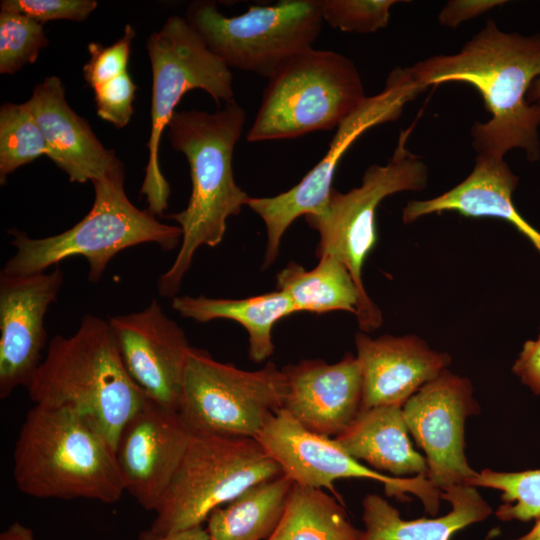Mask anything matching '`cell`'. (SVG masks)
<instances>
[{
  "instance_id": "e0dca14e",
  "label": "cell",
  "mask_w": 540,
  "mask_h": 540,
  "mask_svg": "<svg viewBox=\"0 0 540 540\" xmlns=\"http://www.w3.org/2000/svg\"><path fill=\"white\" fill-rule=\"evenodd\" d=\"M192 434L175 410L150 398L122 427L115 456L125 490L155 511L183 458Z\"/></svg>"
},
{
  "instance_id": "4fadbf2b",
  "label": "cell",
  "mask_w": 540,
  "mask_h": 540,
  "mask_svg": "<svg viewBox=\"0 0 540 540\" xmlns=\"http://www.w3.org/2000/svg\"><path fill=\"white\" fill-rule=\"evenodd\" d=\"M255 439L295 484L326 488L336 494L333 483L338 479H371L383 483L388 496L412 493L428 513L436 515L439 510L441 492L425 477L400 478L375 471L347 453L334 438L302 427L283 408L267 420Z\"/></svg>"
},
{
  "instance_id": "d6986e66",
  "label": "cell",
  "mask_w": 540,
  "mask_h": 540,
  "mask_svg": "<svg viewBox=\"0 0 540 540\" xmlns=\"http://www.w3.org/2000/svg\"><path fill=\"white\" fill-rule=\"evenodd\" d=\"M362 374V410L377 406H402L422 386L451 363L448 353L431 349L415 335L376 339L355 335Z\"/></svg>"
},
{
  "instance_id": "7c38bea8",
  "label": "cell",
  "mask_w": 540,
  "mask_h": 540,
  "mask_svg": "<svg viewBox=\"0 0 540 540\" xmlns=\"http://www.w3.org/2000/svg\"><path fill=\"white\" fill-rule=\"evenodd\" d=\"M422 91L409 67L395 68L389 74L384 89L366 97L338 125L323 158L295 186L271 197H250L247 206L266 226L263 268L269 267L277 258L281 239L289 226L298 217L317 212L328 201L338 163L354 141L366 130L399 118L405 104Z\"/></svg>"
},
{
  "instance_id": "484cf974",
  "label": "cell",
  "mask_w": 540,
  "mask_h": 540,
  "mask_svg": "<svg viewBox=\"0 0 540 540\" xmlns=\"http://www.w3.org/2000/svg\"><path fill=\"white\" fill-rule=\"evenodd\" d=\"M363 530L322 489L293 485L283 516L266 540H361Z\"/></svg>"
},
{
  "instance_id": "9a60e30c",
  "label": "cell",
  "mask_w": 540,
  "mask_h": 540,
  "mask_svg": "<svg viewBox=\"0 0 540 540\" xmlns=\"http://www.w3.org/2000/svg\"><path fill=\"white\" fill-rule=\"evenodd\" d=\"M129 376L151 400L178 410L187 354L184 330L156 300L143 310L108 319Z\"/></svg>"
},
{
  "instance_id": "ffe728a7",
  "label": "cell",
  "mask_w": 540,
  "mask_h": 540,
  "mask_svg": "<svg viewBox=\"0 0 540 540\" xmlns=\"http://www.w3.org/2000/svg\"><path fill=\"white\" fill-rule=\"evenodd\" d=\"M61 80L48 76L36 84L26 101L47 145V157L64 171L70 182H93L121 161L106 149L88 122L68 105Z\"/></svg>"
},
{
  "instance_id": "f546056e",
  "label": "cell",
  "mask_w": 540,
  "mask_h": 540,
  "mask_svg": "<svg viewBox=\"0 0 540 540\" xmlns=\"http://www.w3.org/2000/svg\"><path fill=\"white\" fill-rule=\"evenodd\" d=\"M396 0H320L321 16L343 32L373 33L385 28Z\"/></svg>"
},
{
  "instance_id": "9c48e42d",
  "label": "cell",
  "mask_w": 540,
  "mask_h": 540,
  "mask_svg": "<svg viewBox=\"0 0 540 540\" xmlns=\"http://www.w3.org/2000/svg\"><path fill=\"white\" fill-rule=\"evenodd\" d=\"M153 85L148 162L140 194L148 211L161 216L168 207L170 188L159 167V144L185 93L207 92L216 103L234 99L230 68L207 47L185 18L169 17L147 40Z\"/></svg>"
},
{
  "instance_id": "8d00e7d4",
  "label": "cell",
  "mask_w": 540,
  "mask_h": 540,
  "mask_svg": "<svg viewBox=\"0 0 540 540\" xmlns=\"http://www.w3.org/2000/svg\"><path fill=\"white\" fill-rule=\"evenodd\" d=\"M139 540H210V538L207 530L200 525L171 533H159L150 528L140 533Z\"/></svg>"
},
{
  "instance_id": "6da1fadb",
  "label": "cell",
  "mask_w": 540,
  "mask_h": 540,
  "mask_svg": "<svg viewBox=\"0 0 540 540\" xmlns=\"http://www.w3.org/2000/svg\"><path fill=\"white\" fill-rule=\"evenodd\" d=\"M409 69L423 90L459 81L481 93L491 118L471 129L478 156L503 159L518 148L530 161L540 158V105L527 99L540 75V34L503 32L488 19L459 52L433 56Z\"/></svg>"
},
{
  "instance_id": "d4e9b609",
  "label": "cell",
  "mask_w": 540,
  "mask_h": 540,
  "mask_svg": "<svg viewBox=\"0 0 540 540\" xmlns=\"http://www.w3.org/2000/svg\"><path fill=\"white\" fill-rule=\"evenodd\" d=\"M318 258V264L311 270L290 262L276 276L277 290L289 296L296 312L356 314L359 294L347 267L329 254Z\"/></svg>"
},
{
  "instance_id": "603a6c76",
  "label": "cell",
  "mask_w": 540,
  "mask_h": 540,
  "mask_svg": "<svg viewBox=\"0 0 540 540\" xmlns=\"http://www.w3.org/2000/svg\"><path fill=\"white\" fill-rule=\"evenodd\" d=\"M171 307L182 317L200 323L215 319L240 323L249 336V358L256 363L266 360L274 352V325L296 313L289 296L280 290L243 299L175 296Z\"/></svg>"
},
{
  "instance_id": "f35d334b",
  "label": "cell",
  "mask_w": 540,
  "mask_h": 540,
  "mask_svg": "<svg viewBox=\"0 0 540 540\" xmlns=\"http://www.w3.org/2000/svg\"><path fill=\"white\" fill-rule=\"evenodd\" d=\"M527 99L531 104L540 105V75L532 83L527 95Z\"/></svg>"
},
{
  "instance_id": "30bf717a",
  "label": "cell",
  "mask_w": 540,
  "mask_h": 540,
  "mask_svg": "<svg viewBox=\"0 0 540 540\" xmlns=\"http://www.w3.org/2000/svg\"><path fill=\"white\" fill-rule=\"evenodd\" d=\"M185 19L230 69L267 78L290 58L312 48L323 23L320 0L251 5L231 17L219 12L215 2L197 1L189 6Z\"/></svg>"
},
{
  "instance_id": "74e56055",
  "label": "cell",
  "mask_w": 540,
  "mask_h": 540,
  "mask_svg": "<svg viewBox=\"0 0 540 540\" xmlns=\"http://www.w3.org/2000/svg\"><path fill=\"white\" fill-rule=\"evenodd\" d=\"M0 540H35L30 528L14 522L0 535Z\"/></svg>"
},
{
  "instance_id": "e575fe53",
  "label": "cell",
  "mask_w": 540,
  "mask_h": 540,
  "mask_svg": "<svg viewBox=\"0 0 540 540\" xmlns=\"http://www.w3.org/2000/svg\"><path fill=\"white\" fill-rule=\"evenodd\" d=\"M506 2L504 0H450L439 13L438 20L442 26L456 28L461 23L481 16Z\"/></svg>"
},
{
  "instance_id": "4316f807",
  "label": "cell",
  "mask_w": 540,
  "mask_h": 540,
  "mask_svg": "<svg viewBox=\"0 0 540 540\" xmlns=\"http://www.w3.org/2000/svg\"><path fill=\"white\" fill-rule=\"evenodd\" d=\"M43 133L25 103H5L0 108V183L17 168L46 155Z\"/></svg>"
},
{
  "instance_id": "836d02e7",
  "label": "cell",
  "mask_w": 540,
  "mask_h": 540,
  "mask_svg": "<svg viewBox=\"0 0 540 540\" xmlns=\"http://www.w3.org/2000/svg\"><path fill=\"white\" fill-rule=\"evenodd\" d=\"M100 118L117 128L126 126L133 115L136 85L128 72L93 89Z\"/></svg>"
},
{
  "instance_id": "44dd1931",
  "label": "cell",
  "mask_w": 540,
  "mask_h": 540,
  "mask_svg": "<svg viewBox=\"0 0 540 540\" xmlns=\"http://www.w3.org/2000/svg\"><path fill=\"white\" fill-rule=\"evenodd\" d=\"M357 460L394 477L427 476L426 458L409 438L402 406H377L362 410L355 421L334 437Z\"/></svg>"
},
{
  "instance_id": "d6a6232c",
  "label": "cell",
  "mask_w": 540,
  "mask_h": 540,
  "mask_svg": "<svg viewBox=\"0 0 540 540\" xmlns=\"http://www.w3.org/2000/svg\"><path fill=\"white\" fill-rule=\"evenodd\" d=\"M517 183L510 180L491 185L480 197L476 207L477 217L499 218L514 225L540 252V232L531 226L516 210L512 194Z\"/></svg>"
},
{
  "instance_id": "1f68e13d",
  "label": "cell",
  "mask_w": 540,
  "mask_h": 540,
  "mask_svg": "<svg viewBox=\"0 0 540 540\" xmlns=\"http://www.w3.org/2000/svg\"><path fill=\"white\" fill-rule=\"evenodd\" d=\"M95 0H2L1 11L23 14L40 24L53 20L84 21L97 7Z\"/></svg>"
},
{
  "instance_id": "8fae6325",
  "label": "cell",
  "mask_w": 540,
  "mask_h": 540,
  "mask_svg": "<svg viewBox=\"0 0 540 540\" xmlns=\"http://www.w3.org/2000/svg\"><path fill=\"white\" fill-rule=\"evenodd\" d=\"M286 390L285 374L274 363L245 371L191 347L177 412L192 435L255 438L283 408Z\"/></svg>"
},
{
  "instance_id": "4dcf8cb0",
  "label": "cell",
  "mask_w": 540,
  "mask_h": 540,
  "mask_svg": "<svg viewBox=\"0 0 540 540\" xmlns=\"http://www.w3.org/2000/svg\"><path fill=\"white\" fill-rule=\"evenodd\" d=\"M135 35L134 28L127 24L123 36L111 46L103 47L100 43H89L90 59L83 66V75L92 89L127 72Z\"/></svg>"
},
{
  "instance_id": "5b68a950",
  "label": "cell",
  "mask_w": 540,
  "mask_h": 540,
  "mask_svg": "<svg viewBox=\"0 0 540 540\" xmlns=\"http://www.w3.org/2000/svg\"><path fill=\"white\" fill-rule=\"evenodd\" d=\"M124 164L120 162L92 182L94 202L86 216L70 229L44 238H31L11 229L15 254L1 273L10 276L45 272L63 260L84 257L88 280L97 283L111 259L124 249L156 243L172 250L181 243L179 226L162 223L148 210H140L128 199L124 188Z\"/></svg>"
},
{
  "instance_id": "f1b7e54d",
  "label": "cell",
  "mask_w": 540,
  "mask_h": 540,
  "mask_svg": "<svg viewBox=\"0 0 540 540\" xmlns=\"http://www.w3.org/2000/svg\"><path fill=\"white\" fill-rule=\"evenodd\" d=\"M48 45L43 25L16 12H0V73L14 74L34 63Z\"/></svg>"
},
{
  "instance_id": "d590c367",
  "label": "cell",
  "mask_w": 540,
  "mask_h": 540,
  "mask_svg": "<svg viewBox=\"0 0 540 540\" xmlns=\"http://www.w3.org/2000/svg\"><path fill=\"white\" fill-rule=\"evenodd\" d=\"M512 371L534 394L540 395V333L536 340L524 343Z\"/></svg>"
},
{
  "instance_id": "ab89813d",
  "label": "cell",
  "mask_w": 540,
  "mask_h": 540,
  "mask_svg": "<svg viewBox=\"0 0 540 540\" xmlns=\"http://www.w3.org/2000/svg\"><path fill=\"white\" fill-rule=\"evenodd\" d=\"M512 540H540V518L537 519L534 527L528 533Z\"/></svg>"
},
{
  "instance_id": "83f0119b",
  "label": "cell",
  "mask_w": 540,
  "mask_h": 540,
  "mask_svg": "<svg viewBox=\"0 0 540 540\" xmlns=\"http://www.w3.org/2000/svg\"><path fill=\"white\" fill-rule=\"evenodd\" d=\"M466 485L500 490L503 504L495 515L502 521L525 522L540 518V469L520 472L483 469Z\"/></svg>"
},
{
  "instance_id": "cb8c5ba5",
  "label": "cell",
  "mask_w": 540,
  "mask_h": 540,
  "mask_svg": "<svg viewBox=\"0 0 540 540\" xmlns=\"http://www.w3.org/2000/svg\"><path fill=\"white\" fill-rule=\"evenodd\" d=\"M293 485L283 473L216 508L206 521L210 540H266L283 516Z\"/></svg>"
},
{
  "instance_id": "ba28073f",
  "label": "cell",
  "mask_w": 540,
  "mask_h": 540,
  "mask_svg": "<svg viewBox=\"0 0 540 540\" xmlns=\"http://www.w3.org/2000/svg\"><path fill=\"white\" fill-rule=\"evenodd\" d=\"M283 474L251 437L192 435L151 529L171 533L200 526L213 510L251 486Z\"/></svg>"
},
{
  "instance_id": "3957f363",
  "label": "cell",
  "mask_w": 540,
  "mask_h": 540,
  "mask_svg": "<svg viewBox=\"0 0 540 540\" xmlns=\"http://www.w3.org/2000/svg\"><path fill=\"white\" fill-rule=\"evenodd\" d=\"M34 405L88 418L114 449L118 435L147 396L129 376L108 320L85 315L76 332L55 335L27 386Z\"/></svg>"
},
{
  "instance_id": "277c9868",
  "label": "cell",
  "mask_w": 540,
  "mask_h": 540,
  "mask_svg": "<svg viewBox=\"0 0 540 540\" xmlns=\"http://www.w3.org/2000/svg\"><path fill=\"white\" fill-rule=\"evenodd\" d=\"M17 488L36 498L119 501L125 484L115 449L86 417L34 405L13 453Z\"/></svg>"
},
{
  "instance_id": "5bb4252c",
  "label": "cell",
  "mask_w": 540,
  "mask_h": 540,
  "mask_svg": "<svg viewBox=\"0 0 540 540\" xmlns=\"http://www.w3.org/2000/svg\"><path fill=\"white\" fill-rule=\"evenodd\" d=\"M416 444L426 455V479L441 493L476 475L465 456V422L480 411L469 379L445 369L402 407Z\"/></svg>"
},
{
  "instance_id": "7a4b0ae2",
  "label": "cell",
  "mask_w": 540,
  "mask_h": 540,
  "mask_svg": "<svg viewBox=\"0 0 540 540\" xmlns=\"http://www.w3.org/2000/svg\"><path fill=\"white\" fill-rule=\"evenodd\" d=\"M245 121L246 111L235 99L214 113L175 111L169 121L170 144L188 161L192 191L186 208L168 216L182 237L173 264L158 279L160 296H177L197 250L219 245L228 218L238 215L251 197L236 184L232 168Z\"/></svg>"
},
{
  "instance_id": "7402d4cb",
  "label": "cell",
  "mask_w": 540,
  "mask_h": 540,
  "mask_svg": "<svg viewBox=\"0 0 540 540\" xmlns=\"http://www.w3.org/2000/svg\"><path fill=\"white\" fill-rule=\"evenodd\" d=\"M451 511L438 518L404 520L399 511L378 494L364 497L365 529L361 540H449L470 524L481 522L492 513L490 505L475 487L457 485L441 493Z\"/></svg>"
},
{
  "instance_id": "8992f818",
  "label": "cell",
  "mask_w": 540,
  "mask_h": 540,
  "mask_svg": "<svg viewBox=\"0 0 540 540\" xmlns=\"http://www.w3.org/2000/svg\"><path fill=\"white\" fill-rule=\"evenodd\" d=\"M412 126L401 131L393 155L385 165L372 164L362 183L346 193L333 188L328 201L317 212L305 217L319 234L317 257L329 254L349 270L356 284L360 329L370 332L382 324V313L368 296L363 280V265L375 247L376 210L386 197L402 191H421L428 182V168L406 144Z\"/></svg>"
},
{
  "instance_id": "52a82bcc",
  "label": "cell",
  "mask_w": 540,
  "mask_h": 540,
  "mask_svg": "<svg viewBox=\"0 0 540 540\" xmlns=\"http://www.w3.org/2000/svg\"><path fill=\"white\" fill-rule=\"evenodd\" d=\"M268 79L246 136L249 142L337 128L367 97L349 58L313 47L290 58Z\"/></svg>"
},
{
  "instance_id": "ac0fdd59",
  "label": "cell",
  "mask_w": 540,
  "mask_h": 540,
  "mask_svg": "<svg viewBox=\"0 0 540 540\" xmlns=\"http://www.w3.org/2000/svg\"><path fill=\"white\" fill-rule=\"evenodd\" d=\"M282 371L287 382L283 409L305 429L336 437L362 411V374L353 354L334 364L306 359Z\"/></svg>"
},
{
  "instance_id": "2e32d148",
  "label": "cell",
  "mask_w": 540,
  "mask_h": 540,
  "mask_svg": "<svg viewBox=\"0 0 540 540\" xmlns=\"http://www.w3.org/2000/svg\"><path fill=\"white\" fill-rule=\"evenodd\" d=\"M64 280L57 266L50 272L0 275V398L27 388L42 362L47 340L44 320Z\"/></svg>"
}]
</instances>
